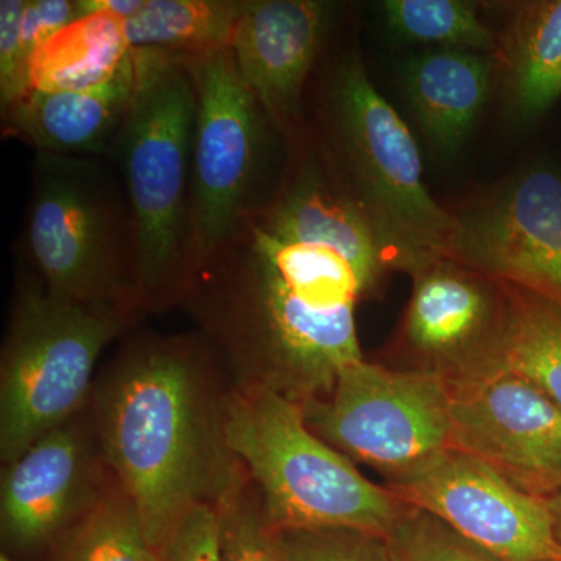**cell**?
<instances>
[{"mask_svg": "<svg viewBox=\"0 0 561 561\" xmlns=\"http://www.w3.org/2000/svg\"><path fill=\"white\" fill-rule=\"evenodd\" d=\"M390 268L386 247L319 144L302 146L271 205L191 272L179 306L234 386L305 408L364 359L357 302Z\"/></svg>", "mask_w": 561, "mask_h": 561, "instance_id": "cell-1", "label": "cell"}, {"mask_svg": "<svg viewBox=\"0 0 561 561\" xmlns=\"http://www.w3.org/2000/svg\"><path fill=\"white\" fill-rule=\"evenodd\" d=\"M234 383L198 332L127 339L95 379L103 460L160 552L184 513L219 507L249 479L227 435Z\"/></svg>", "mask_w": 561, "mask_h": 561, "instance_id": "cell-2", "label": "cell"}, {"mask_svg": "<svg viewBox=\"0 0 561 561\" xmlns=\"http://www.w3.org/2000/svg\"><path fill=\"white\" fill-rule=\"evenodd\" d=\"M21 251L54 297L146 313L135 214L108 158L35 153Z\"/></svg>", "mask_w": 561, "mask_h": 561, "instance_id": "cell-3", "label": "cell"}, {"mask_svg": "<svg viewBox=\"0 0 561 561\" xmlns=\"http://www.w3.org/2000/svg\"><path fill=\"white\" fill-rule=\"evenodd\" d=\"M135 88L106 158L127 191L139 238L144 312L179 306L191 231L195 92L179 58L133 50Z\"/></svg>", "mask_w": 561, "mask_h": 561, "instance_id": "cell-4", "label": "cell"}, {"mask_svg": "<svg viewBox=\"0 0 561 561\" xmlns=\"http://www.w3.org/2000/svg\"><path fill=\"white\" fill-rule=\"evenodd\" d=\"M321 122L317 144L375 228L393 271L411 273L448 256L456 217L427 191L415 138L376 90L359 55H343L332 68Z\"/></svg>", "mask_w": 561, "mask_h": 561, "instance_id": "cell-5", "label": "cell"}, {"mask_svg": "<svg viewBox=\"0 0 561 561\" xmlns=\"http://www.w3.org/2000/svg\"><path fill=\"white\" fill-rule=\"evenodd\" d=\"M228 443L279 530L348 529L386 538L405 504L306 424L301 405L261 387H232Z\"/></svg>", "mask_w": 561, "mask_h": 561, "instance_id": "cell-6", "label": "cell"}, {"mask_svg": "<svg viewBox=\"0 0 561 561\" xmlns=\"http://www.w3.org/2000/svg\"><path fill=\"white\" fill-rule=\"evenodd\" d=\"M179 60L190 70L195 92L187 279L271 205L297 153L284 157L286 144L300 138L272 119L243 81L230 47Z\"/></svg>", "mask_w": 561, "mask_h": 561, "instance_id": "cell-7", "label": "cell"}, {"mask_svg": "<svg viewBox=\"0 0 561 561\" xmlns=\"http://www.w3.org/2000/svg\"><path fill=\"white\" fill-rule=\"evenodd\" d=\"M139 317L61 300L22 272L0 359L3 463L90 408L103 350Z\"/></svg>", "mask_w": 561, "mask_h": 561, "instance_id": "cell-8", "label": "cell"}, {"mask_svg": "<svg viewBox=\"0 0 561 561\" xmlns=\"http://www.w3.org/2000/svg\"><path fill=\"white\" fill-rule=\"evenodd\" d=\"M449 402V383L435 373L360 359L302 413L321 440L389 478L451 446Z\"/></svg>", "mask_w": 561, "mask_h": 561, "instance_id": "cell-9", "label": "cell"}, {"mask_svg": "<svg viewBox=\"0 0 561 561\" xmlns=\"http://www.w3.org/2000/svg\"><path fill=\"white\" fill-rule=\"evenodd\" d=\"M386 486L502 561H561L549 501L472 454L449 446L389 476Z\"/></svg>", "mask_w": 561, "mask_h": 561, "instance_id": "cell-10", "label": "cell"}, {"mask_svg": "<svg viewBox=\"0 0 561 561\" xmlns=\"http://www.w3.org/2000/svg\"><path fill=\"white\" fill-rule=\"evenodd\" d=\"M409 275L412 297L397 339L405 370L435 373L454 383L504 365L512 324L507 283L449 256Z\"/></svg>", "mask_w": 561, "mask_h": 561, "instance_id": "cell-11", "label": "cell"}, {"mask_svg": "<svg viewBox=\"0 0 561 561\" xmlns=\"http://www.w3.org/2000/svg\"><path fill=\"white\" fill-rule=\"evenodd\" d=\"M454 217L449 257L561 302L559 169H524Z\"/></svg>", "mask_w": 561, "mask_h": 561, "instance_id": "cell-12", "label": "cell"}, {"mask_svg": "<svg viewBox=\"0 0 561 561\" xmlns=\"http://www.w3.org/2000/svg\"><path fill=\"white\" fill-rule=\"evenodd\" d=\"M449 393L453 448L546 500L561 489V408L545 391L502 365Z\"/></svg>", "mask_w": 561, "mask_h": 561, "instance_id": "cell-13", "label": "cell"}, {"mask_svg": "<svg viewBox=\"0 0 561 561\" xmlns=\"http://www.w3.org/2000/svg\"><path fill=\"white\" fill-rule=\"evenodd\" d=\"M113 476L87 412L3 463L0 531L16 552L51 548L90 515Z\"/></svg>", "mask_w": 561, "mask_h": 561, "instance_id": "cell-14", "label": "cell"}, {"mask_svg": "<svg viewBox=\"0 0 561 561\" xmlns=\"http://www.w3.org/2000/svg\"><path fill=\"white\" fill-rule=\"evenodd\" d=\"M341 7L328 0H245L230 49L239 73L284 131L301 138L309 77Z\"/></svg>", "mask_w": 561, "mask_h": 561, "instance_id": "cell-15", "label": "cell"}, {"mask_svg": "<svg viewBox=\"0 0 561 561\" xmlns=\"http://www.w3.org/2000/svg\"><path fill=\"white\" fill-rule=\"evenodd\" d=\"M135 88V57L116 79L80 91H27L0 111L7 138L35 153L105 157L119 130Z\"/></svg>", "mask_w": 561, "mask_h": 561, "instance_id": "cell-16", "label": "cell"}, {"mask_svg": "<svg viewBox=\"0 0 561 561\" xmlns=\"http://www.w3.org/2000/svg\"><path fill=\"white\" fill-rule=\"evenodd\" d=\"M493 55L426 49L402 66V83L424 135L443 153L459 149L490 98Z\"/></svg>", "mask_w": 561, "mask_h": 561, "instance_id": "cell-17", "label": "cell"}, {"mask_svg": "<svg viewBox=\"0 0 561 561\" xmlns=\"http://www.w3.org/2000/svg\"><path fill=\"white\" fill-rule=\"evenodd\" d=\"M496 57L519 119L537 121L552 110L561 99V0L515 3Z\"/></svg>", "mask_w": 561, "mask_h": 561, "instance_id": "cell-18", "label": "cell"}, {"mask_svg": "<svg viewBox=\"0 0 561 561\" xmlns=\"http://www.w3.org/2000/svg\"><path fill=\"white\" fill-rule=\"evenodd\" d=\"M84 16L47 39L28 62V91H80L110 83L127 68L133 50L124 21L98 0H81Z\"/></svg>", "mask_w": 561, "mask_h": 561, "instance_id": "cell-19", "label": "cell"}, {"mask_svg": "<svg viewBox=\"0 0 561 561\" xmlns=\"http://www.w3.org/2000/svg\"><path fill=\"white\" fill-rule=\"evenodd\" d=\"M245 0H142L124 21L131 50L184 58L230 47Z\"/></svg>", "mask_w": 561, "mask_h": 561, "instance_id": "cell-20", "label": "cell"}, {"mask_svg": "<svg viewBox=\"0 0 561 561\" xmlns=\"http://www.w3.org/2000/svg\"><path fill=\"white\" fill-rule=\"evenodd\" d=\"M512 324L504 365L561 408V302L508 284Z\"/></svg>", "mask_w": 561, "mask_h": 561, "instance_id": "cell-21", "label": "cell"}, {"mask_svg": "<svg viewBox=\"0 0 561 561\" xmlns=\"http://www.w3.org/2000/svg\"><path fill=\"white\" fill-rule=\"evenodd\" d=\"M50 561H160V552L113 478L98 507L54 546Z\"/></svg>", "mask_w": 561, "mask_h": 561, "instance_id": "cell-22", "label": "cell"}, {"mask_svg": "<svg viewBox=\"0 0 561 561\" xmlns=\"http://www.w3.org/2000/svg\"><path fill=\"white\" fill-rule=\"evenodd\" d=\"M383 22L394 35L431 49H459L496 55L497 36L478 7L463 0H386Z\"/></svg>", "mask_w": 561, "mask_h": 561, "instance_id": "cell-23", "label": "cell"}, {"mask_svg": "<svg viewBox=\"0 0 561 561\" xmlns=\"http://www.w3.org/2000/svg\"><path fill=\"white\" fill-rule=\"evenodd\" d=\"M217 511L225 561H284L280 530L268 519L250 478Z\"/></svg>", "mask_w": 561, "mask_h": 561, "instance_id": "cell-24", "label": "cell"}, {"mask_svg": "<svg viewBox=\"0 0 561 561\" xmlns=\"http://www.w3.org/2000/svg\"><path fill=\"white\" fill-rule=\"evenodd\" d=\"M383 540L391 561H502L437 516L408 504Z\"/></svg>", "mask_w": 561, "mask_h": 561, "instance_id": "cell-25", "label": "cell"}, {"mask_svg": "<svg viewBox=\"0 0 561 561\" xmlns=\"http://www.w3.org/2000/svg\"><path fill=\"white\" fill-rule=\"evenodd\" d=\"M284 561H391L386 540L348 529L280 530Z\"/></svg>", "mask_w": 561, "mask_h": 561, "instance_id": "cell-26", "label": "cell"}, {"mask_svg": "<svg viewBox=\"0 0 561 561\" xmlns=\"http://www.w3.org/2000/svg\"><path fill=\"white\" fill-rule=\"evenodd\" d=\"M160 561H225L217 507L197 505L184 513L162 542Z\"/></svg>", "mask_w": 561, "mask_h": 561, "instance_id": "cell-27", "label": "cell"}, {"mask_svg": "<svg viewBox=\"0 0 561 561\" xmlns=\"http://www.w3.org/2000/svg\"><path fill=\"white\" fill-rule=\"evenodd\" d=\"M22 11L24 0L0 2V111L28 91L27 65L20 41Z\"/></svg>", "mask_w": 561, "mask_h": 561, "instance_id": "cell-28", "label": "cell"}, {"mask_svg": "<svg viewBox=\"0 0 561 561\" xmlns=\"http://www.w3.org/2000/svg\"><path fill=\"white\" fill-rule=\"evenodd\" d=\"M81 16H84L81 0H24L20 41L27 73L32 55L55 33Z\"/></svg>", "mask_w": 561, "mask_h": 561, "instance_id": "cell-29", "label": "cell"}, {"mask_svg": "<svg viewBox=\"0 0 561 561\" xmlns=\"http://www.w3.org/2000/svg\"><path fill=\"white\" fill-rule=\"evenodd\" d=\"M548 501L552 513L553 531H556L557 541L561 545V489L551 494Z\"/></svg>", "mask_w": 561, "mask_h": 561, "instance_id": "cell-30", "label": "cell"}, {"mask_svg": "<svg viewBox=\"0 0 561 561\" xmlns=\"http://www.w3.org/2000/svg\"><path fill=\"white\" fill-rule=\"evenodd\" d=\"M0 561H14V560L11 559L10 556H7V553H2V556H0Z\"/></svg>", "mask_w": 561, "mask_h": 561, "instance_id": "cell-31", "label": "cell"}]
</instances>
